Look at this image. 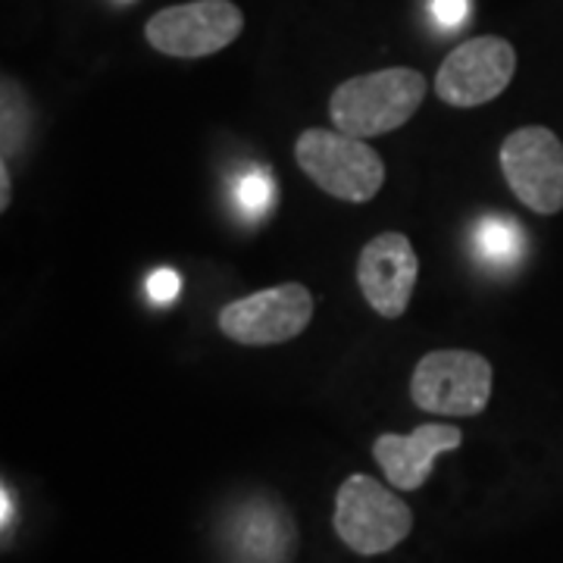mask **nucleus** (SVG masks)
<instances>
[{
    "label": "nucleus",
    "instance_id": "11",
    "mask_svg": "<svg viewBox=\"0 0 563 563\" xmlns=\"http://www.w3.org/2000/svg\"><path fill=\"white\" fill-rule=\"evenodd\" d=\"M229 542L239 563H285L295 548V529L279 507L254 501L235 514Z\"/></svg>",
    "mask_w": 563,
    "mask_h": 563
},
{
    "label": "nucleus",
    "instance_id": "1",
    "mask_svg": "<svg viewBox=\"0 0 563 563\" xmlns=\"http://www.w3.org/2000/svg\"><path fill=\"white\" fill-rule=\"evenodd\" d=\"M422 98H426L422 73L407 66H391L342 81L332 91L329 117L344 135L379 139L413 120Z\"/></svg>",
    "mask_w": 563,
    "mask_h": 563
},
{
    "label": "nucleus",
    "instance_id": "3",
    "mask_svg": "<svg viewBox=\"0 0 563 563\" xmlns=\"http://www.w3.org/2000/svg\"><path fill=\"white\" fill-rule=\"evenodd\" d=\"M335 532L357 554H385L413 529L410 507L373 476H347L335 495Z\"/></svg>",
    "mask_w": 563,
    "mask_h": 563
},
{
    "label": "nucleus",
    "instance_id": "13",
    "mask_svg": "<svg viewBox=\"0 0 563 563\" xmlns=\"http://www.w3.org/2000/svg\"><path fill=\"white\" fill-rule=\"evenodd\" d=\"M269 198H273V181L263 169H247L242 179H239V188H235V201L242 207L247 217H261L269 207Z\"/></svg>",
    "mask_w": 563,
    "mask_h": 563
},
{
    "label": "nucleus",
    "instance_id": "14",
    "mask_svg": "<svg viewBox=\"0 0 563 563\" xmlns=\"http://www.w3.org/2000/svg\"><path fill=\"white\" fill-rule=\"evenodd\" d=\"M181 279L173 273V269H154L151 276H147V295L154 298L157 303L173 301L176 295H179Z\"/></svg>",
    "mask_w": 563,
    "mask_h": 563
},
{
    "label": "nucleus",
    "instance_id": "12",
    "mask_svg": "<svg viewBox=\"0 0 563 563\" xmlns=\"http://www.w3.org/2000/svg\"><path fill=\"white\" fill-rule=\"evenodd\" d=\"M520 225L507 217H485L476 229V247L492 266H510L520 257Z\"/></svg>",
    "mask_w": 563,
    "mask_h": 563
},
{
    "label": "nucleus",
    "instance_id": "15",
    "mask_svg": "<svg viewBox=\"0 0 563 563\" xmlns=\"http://www.w3.org/2000/svg\"><path fill=\"white\" fill-rule=\"evenodd\" d=\"M432 16L444 29H457L470 16V0H432Z\"/></svg>",
    "mask_w": 563,
    "mask_h": 563
},
{
    "label": "nucleus",
    "instance_id": "10",
    "mask_svg": "<svg viewBox=\"0 0 563 563\" xmlns=\"http://www.w3.org/2000/svg\"><path fill=\"white\" fill-rule=\"evenodd\" d=\"M461 442L463 432L457 426L426 422L417 426L410 435H391V432L379 435L373 444V457L383 466L388 483L404 492H413L429 479L439 454L461 448Z\"/></svg>",
    "mask_w": 563,
    "mask_h": 563
},
{
    "label": "nucleus",
    "instance_id": "5",
    "mask_svg": "<svg viewBox=\"0 0 563 563\" xmlns=\"http://www.w3.org/2000/svg\"><path fill=\"white\" fill-rule=\"evenodd\" d=\"M242 29V10L232 0H191L154 13L144 25V38L166 57L201 60L229 47Z\"/></svg>",
    "mask_w": 563,
    "mask_h": 563
},
{
    "label": "nucleus",
    "instance_id": "4",
    "mask_svg": "<svg viewBox=\"0 0 563 563\" xmlns=\"http://www.w3.org/2000/svg\"><path fill=\"white\" fill-rule=\"evenodd\" d=\"M410 398L426 413L479 417L492 401V363L476 351H432L413 369Z\"/></svg>",
    "mask_w": 563,
    "mask_h": 563
},
{
    "label": "nucleus",
    "instance_id": "16",
    "mask_svg": "<svg viewBox=\"0 0 563 563\" xmlns=\"http://www.w3.org/2000/svg\"><path fill=\"white\" fill-rule=\"evenodd\" d=\"M10 207V166H0V210Z\"/></svg>",
    "mask_w": 563,
    "mask_h": 563
},
{
    "label": "nucleus",
    "instance_id": "8",
    "mask_svg": "<svg viewBox=\"0 0 563 563\" xmlns=\"http://www.w3.org/2000/svg\"><path fill=\"white\" fill-rule=\"evenodd\" d=\"M517 73V51L510 41L498 35L463 41L457 51H451L435 76V91L451 107H483L504 95V88L514 81Z\"/></svg>",
    "mask_w": 563,
    "mask_h": 563
},
{
    "label": "nucleus",
    "instance_id": "17",
    "mask_svg": "<svg viewBox=\"0 0 563 563\" xmlns=\"http://www.w3.org/2000/svg\"><path fill=\"white\" fill-rule=\"evenodd\" d=\"M3 526H10V492L3 488Z\"/></svg>",
    "mask_w": 563,
    "mask_h": 563
},
{
    "label": "nucleus",
    "instance_id": "7",
    "mask_svg": "<svg viewBox=\"0 0 563 563\" xmlns=\"http://www.w3.org/2000/svg\"><path fill=\"white\" fill-rule=\"evenodd\" d=\"M501 169L510 191L542 213L563 210V144L544 125H526L510 132L501 144Z\"/></svg>",
    "mask_w": 563,
    "mask_h": 563
},
{
    "label": "nucleus",
    "instance_id": "9",
    "mask_svg": "<svg viewBox=\"0 0 563 563\" xmlns=\"http://www.w3.org/2000/svg\"><path fill=\"white\" fill-rule=\"evenodd\" d=\"M417 276H420L417 251L401 232H383L373 242L363 244L357 261V285L366 303L385 320H398L407 313Z\"/></svg>",
    "mask_w": 563,
    "mask_h": 563
},
{
    "label": "nucleus",
    "instance_id": "6",
    "mask_svg": "<svg viewBox=\"0 0 563 563\" xmlns=\"http://www.w3.org/2000/svg\"><path fill=\"white\" fill-rule=\"evenodd\" d=\"M310 320H313V295L301 282H285L225 303L220 313V329L232 342L266 347V344H285L298 339Z\"/></svg>",
    "mask_w": 563,
    "mask_h": 563
},
{
    "label": "nucleus",
    "instance_id": "2",
    "mask_svg": "<svg viewBox=\"0 0 563 563\" xmlns=\"http://www.w3.org/2000/svg\"><path fill=\"white\" fill-rule=\"evenodd\" d=\"M295 161L317 188L339 201H373L385 185L383 157L363 139L344 132L307 129L295 144Z\"/></svg>",
    "mask_w": 563,
    "mask_h": 563
}]
</instances>
